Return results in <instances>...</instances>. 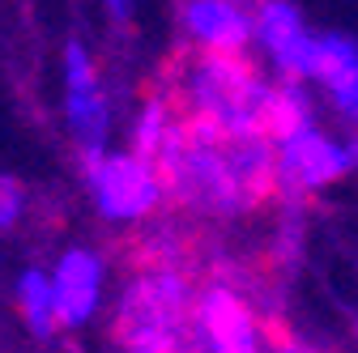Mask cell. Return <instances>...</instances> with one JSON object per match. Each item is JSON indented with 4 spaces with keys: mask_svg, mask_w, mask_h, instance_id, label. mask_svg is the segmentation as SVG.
Segmentation results:
<instances>
[{
    "mask_svg": "<svg viewBox=\"0 0 358 353\" xmlns=\"http://www.w3.org/2000/svg\"><path fill=\"white\" fill-rule=\"evenodd\" d=\"M60 111L64 132L81 162L111 149L115 132V94L103 77V64L85 38H64L60 47Z\"/></svg>",
    "mask_w": 358,
    "mask_h": 353,
    "instance_id": "cell-5",
    "label": "cell"
},
{
    "mask_svg": "<svg viewBox=\"0 0 358 353\" xmlns=\"http://www.w3.org/2000/svg\"><path fill=\"white\" fill-rule=\"evenodd\" d=\"M26 209H30V192L17 174L0 170V234H9L26 222Z\"/></svg>",
    "mask_w": 358,
    "mask_h": 353,
    "instance_id": "cell-15",
    "label": "cell"
},
{
    "mask_svg": "<svg viewBox=\"0 0 358 353\" xmlns=\"http://www.w3.org/2000/svg\"><path fill=\"white\" fill-rule=\"evenodd\" d=\"M154 166L166 204L205 222H243L273 200L268 137H222L205 123L184 119Z\"/></svg>",
    "mask_w": 358,
    "mask_h": 353,
    "instance_id": "cell-1",
    "label": "cell"
},
{
    "mask_svg": "<svg viewBox=\"0 0 358 353\" xmlns=\"http://www.w3.org/2000/svg\"><path fill=\"white\" fill-rule=\"evenodd\" d=\"M179 111H175V103H171V94L166 90H154V94H145L137 107H132V119H128V153H137V158H145V162H158L162 158V149L175 141V132H179Z\"/></svg>",
    "mask_w": 358,
    "mask_h": 353,
    "instance_id": "cell-12",
    "label": "cell"
},
{
    "mask_svg": "<svg viewBox=\"0 0 358 353\" xmlns=\"http://www.w3.org/2000/svg\"><path fill=\"white\" fill-rule=\"evenodd\" d=\"M196 277L184 260H137L107 302L120 353H196L192 340Z\"/></svg>",
    "mask_w": 358,
    "mask_h": 353,
    "instance_id": "cell-2",
    "label": "cell"
},
{
    "mask_svg": "<svg viewBox=\"0 0 358 353\" xmlns=\"http://www.w3.org/2000/svg\"><path fill=\"white\" fill-rule=\"evenodd\" d=\"M307 90L316 103L337 115V123L350 132L358 119V43L350 30H316V56H311Z\"/></svg>",
    "mask_w": 358,
    "mask_h": 353,
    "instance_id": "cell-10",
    "label": "cell"
},
{
    "mask_svg": "<svg viewBox=\"0 0 358 353\" xmlns=\"http://www.w3.org/2000/svg\"><path fill=\"white\" fill-rule=\"evenodd\" d=\"M268 353H329V349H320L316 340H307L299 332H273L268 336Z\"/></svg>",
    "mask_w": 358,
    "mask_h": 353,
    "instance_id": "cell-16",
    "label": "cell"
},
{
    "mask_svg": "<svg viewBox=\"0 0 358 353\" xmlns=\"http://www.w3.org/2000/svg\"><path fill=\"white\" fill-rule=\"evenodd\" d=\"M99 5H103V13H107L115 26H128L132 13H137V0H99Z\"/></svg>",
    "mask_w": 358,
    "mask_h": 353,
    "instance_id": "cell-17",
    "label": "cell"
},
{
    "mask_svg": "<svg viewBox=\"0 0 358 353\" xmlns=\"http://www.w3.org/2000/svg\"><path fill=\"white\" fill-rule=\"evenodd\" d=\"M13 306H17V320L26 324V332L34 340H52L56 328V306H52V281L43 264H26V269L13 277Z\"/></svg>",
    "mask_w": 358,
    "mask_h": 353,
    "instance_id": "cell-13",
    "label": "cell"
},
{
    "mask_svg": "<svg viewBox=\"0 0 358 353\" xmlns=\"http://www.w3.org/2000/svg\"><path fill=\"white\" fill-rule=\"evenodd\" d=\"M85 196L94 213L115 230H141L166 209V192L158 179V166L128 153V149H107L99 158L81 162Z\"/></svg>",
    "mask_w": 358,
    "mask_h": 353,
    "instance_id": "cell-6",
    "label": "cell"
},
{
    "mask_svg": "<svg viewBox=\"0 0 358 353\" xmlns=\"http://www.w3.org/2000/svg\"><path fill=\"white\" fill-rule=\"evenodd\" d=\"M179 30L205 56L252 52V0H179Z\"/></svg>",
    "mask_w": 358,
    "mask_h": 353,
    "instance_id": "cell-11",
    "label": "cell"
},
{
    "mask_svg": "<svg viewBox=\"0 0 358 353\" xmlns=\"http://www.w3.org/2000/svg\"><path fill=\"white\" fill-rule=\"evenodd\" d=\"M273 81L311 77L316 56V26L303 17L294 0H252V52H248Z\"/></svg>",
    "mask_w": 358,
    "mask_h": 353,
    "instance_id": "cell-9",
    "label": "cell"
},
{
    "mask_svg": "<svg viewBox=\"0 0 358 353\" xmlns=\"http://www.w3.org/2000/svg\"><path fill=\"white\" fill-rule=\"evenodd\" d=\"M52 281V306H56V328L60 332H85L107 315L111 302V264L99 247L73 243L48 264Z\"/></svg>",
    "mask_w": 358,
    "mask_h": 353,
    "instance_id": "cell-8",
    "label": "cell"
},
{
    "mask_svg": "<svg viewBox=\"0 0 358 353\" xmlns=\"http://www.w3.org/2000/svg\"><path fill=\"white\" fill-rule=\"evenodd\" d=\"M268 85H273V77L252 56L188 52L175 64L166 94L184 119L205 123L222 137H264Z\"/></svg>",
    "mask_w": 358,
    "mask_h": 353,
    "instance_id": "cell-3",
    "label": "cell"
},
{
    "mask_svg": "<svg viewBox=\"0 0 358 353\" xmlns=\"http://www.w3.org/2000/svg\"><path fill=\"white\" fill-rule=\"evenodd\" d=\"M273 145V196L290 209L307 204L337 183H345L358 166V145L350 132H333L320 119H311Z\"/></svg>",
    "mask_w": 358,
    "mask_h": 353,
    "instance_id": "cell-4",
    "label": "cell"
},
{
    "mask_svg": "<svg viewBox=\"0 0 358 353\" xmlns=\"http://www.w3.org/2000/svg\"><path fill=\"white\" fill-rule=\"evenodd\" d=\"M316 107L320 103H316V94H311L307 85H299V81H273V85H268V107H264V137L278 141V137H286V132H294V128H303L311 119H320Z\"/></svg>",
    "mask_w": 358,
    "mask_h": 353,
    "instance_id": "cell-14",
    "label": "cell"
},
{
    "mask_svg": "<svg viewBox=\"0 0 358 353\" xmlns=\"http://www.w3.org/2000/svg\"><path fill=\"white\" fill-rule=\"evenodd\" d=\"M268 320L235 277H209L196 285L192 340L196 353H268Z\"/></svg>",
    "mask_w": 358,
    "mask_h": 353,
    "instance_id": "cell-7",
    "label": "cell"
}]
</instances>
